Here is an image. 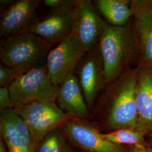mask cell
<instances>
[{"mask_svg":"<svg viewBox=\"0 0 152 152\" xmlns=\"http://www.w3.org/2000/svg\"><path fill=\"white\" fill-rule=\"evenodd\" d=\"M137 68H129L108 83L100 93L88 119L102 132L127 127L137 129Z\"/></svg>","mask_w":152,"mask_h":152,"instance_id":"cell-1","label":"cell"},{"mask_svg":"<svg viewBox=\"0 0 152 152\" xmlns=\"http://www.w3.org/2000/svg\"><path fill=\"white\" fill-rule=\"evenodd\" d=\"M53 45L28 31L2 38L0 42L1 64L21 75L46 65Z\"/></svg>","mask_w":152,"mask_h":152,"instance_id":"cell-2","label":"cell"},{"mask_svg":"<svg viewBox=\"0 0 152 152\" xmlns=\"http://www.w3.org/2000/svg\"><path fill=\"white\" fill-rule=\"evenodd\" d=\"M99 45L108 84L129 68L137 56L131 22L122 27L108 25Z\"/></svg>","mask_w":152,"mask_h":152,"instance_id":"cell-3","label":"cell"},{"mask_svg":"<svg viewBox=\"0 0 152 152\" xmlns=\"http://www.w3.org/2000/svg\"><path fill=\"white\" fill-rule=\"evenodd\" d=\"M8 88L15 109L35 102H56L59 90L51 81L46 65L17 77Z\"/></svg>","mask_w":152,"mask_h":152,"instance_id":"cell-4","label":"cell"},{"mask_svg":"<svg viewBox=\"0 0 152 152\" xmlns=\"http://www.w3.org/2000/svg\"><path fill=\"white\" fill-rule=\"evenodd\" d=\"M72 147L85 152H126L122 145L107 140L98 127L87 118L71 117L61 125Z\"/></svg>","mask_w":152,"mask_h":152,"instance_id":"cell-5","label":"cell"},{"mask_svg":"<svg viewBox=\"0 0 152 152\" xmlns=\"http://www.w3.org/2000/svg\"><path fill=\"white\" fill-rule=\"evenodd\" d=\"M15 110L27 125L35 149L49 132L72 117L65 113L56 102H51L29 104Z\"/></svg>","mask_w":152,"mask_h":152,"instance_id":"cell-6","label":"cell"},{"mask_svg":"<svg viewBox=\"0 0 152 152\" xmlns=\"http://www.w3.org/2000/svg\"><path fill=\"white\" fill-rule=\"evenodd\" d=\"M108 24L90 0H77L72 18V33L87 52L98 45Z\"/></svg>","mask_w":152,"mask_h":152,"instance_id":"cell-7","label":"cell"},{"mask_svg":"<svg viewBox=\"0 0 152 152\" xmlns=\"http://www.w3.org/2000/svg\"><path fill=\"white\" fill-rule=\"evenodd\" d=\"M86 54V51L72 33L51 49L46 66L53 85L58 86L69 74L74 73Z\"/></svg>","mask_w":152,"mask_h":152,"instance_id":"cell-8","label":"cell"},{"mask_svg":"<svg viewBox=\"0 0 152 152\" xmlns=\"http://www.w3.org/2000/svg\"><path fill=\"white\" fill-rule=\"evenodd\" d=\"M81 87L89 112L106 87L103 61L99 45L86 53L74 72Z\"/></svg>","mask_w":152,"mask_h":152,"instance_id":"cell-9","label":"cell"},{"mask_svg":"<svg viewBox=\"0 0 152 152\" xmlns=\"http://www.w3.org/2000/svg\"><path fill=\"white\" fill-rule=\"evenodd\" d=\"M131 5L140 63L152 66V0H132Z\"/></svg>","mask_w":152,"mask_h":152,"instance_id":"cell-10","label":"cell"},{"mask_svg":"<svg viewBox=\"0 0 152 152\" xmlns=\"http://www.w3.org/2000/svg\"><path fill=\"white\" fill-rule=\"evenodd\" d=\"M38 0H19L3 10L0 18V36H11L27 31L39 20Z\"/></svg>","mask_w":152,"mask_h":152,"instance_id":"cell-11","label":"cell"},{"mask_svg":"<svg viewBox=\"0 0 152 152\" xmlns=\"http://www.w3.org/2000/svg\"><path fill=\"white\" fill-rule=\"evenodd\" d=\"M0 131L9 152H34L31 131L15 109L0 111Z\"/></svg>","mask_w":152,"mask_h":152,"instance_id":"cell-12","label":"cell"},{"mask_svg":"<svg viewBox=\"0 0 152 152\" xmlns=\"http://www.w3.org/2000/svg\"><path fill=\"white\" fill-rule=\"evenodd\" d=\"M75 6L64 10L52 11L50 15L39 19L27 31L52 45L59 44L72 33Z\"/></svg>","mask_w":152,"mask_h":152,"instance_id":"cell-13","label":"cell"},{"mask_svg":"<svg viewBox=\"0 0 152 152\" xmlns=\"http://www.w3.org/2000/svg\"><path fill=\"white\" fill-rule=\"evenodd\" d=\"M137 73V129L147 134L152 132V66L139 63Z\"/></svg>","mask_w":152,"mask_h":152,"instance_id":"cell-14","label":"cell"},{"mask_svg":"<svg viewBox=\"0 0 152 152\" xmlns=\"http://www.w3.org/2000/svg\"><path fill=\"white\" fill-rule=\"evenodd\" d=\"M58 87L56 101L58 107L70 116L88 119L90 112L76 75L69 74Z\"/></svg>","mask_w":152,"mask_h":152,"instance_id":"cell-15","label":"cell"},{"mask_svg":"<svg viewBox=\"0 0 152 152\" xmlns=\"http://www.w3.org/2000/svg\"><path fill=\"white\" fill-rule=\"evenodd\" d=\"M94 4L100 15L109 25L122 27L130 22L132 18L131 1L96 0Z\"/></svg>","mask_w":152,"mask_h":152,"instance_id":"cell-16","label":"cell"},{"mask_svg":"<svg viewBox=\"0 0 152 152\" xmlns=\"http://www.w3.org/2000/svg\"><path fill=\"white\" fill-rule=\"evenodd\" d=\"M73 149L60 126L45 136L38 143L34 152H73Z\"/></svg>","mask_w":152,"mask_h":152,"instance_id":"cell-17","label":"cell"},{"mask_svg":"<svg viewBox=\"0 0 152 152\" xmlns=\"http://www.w3.org/2000/svg\"><path fill=\"white\" fill-rule=\"evenodd\" d=\"M144 135L145 133L142 131L133 127L123 128L108 133H103L104 137L108 141L120 145L130 146H147Z\"/></svg>","mask_w":152,"mask_h":152,"instance_id":"cell-18","label":"cell"},{"mask_svg":"<svg viewBox=\"0 0 152 152\" xmlns=\"http://www.w3.org/2000/svg\"><path fill=\"white\" fill-rule=\"evenodd\" d=\"M20 76L16 71L0 65V87H6L11 85L17 77Z\"/></svg>","mask_w":152,"mask_h":152,"instance_id":"cell-19","label":"cell"},{"mask_svg":"<svg viewBox=\"0 0 152 152\" xmlns=\"http://www.w3.org/2000/svg\"><path fill=\"white\" fill-rule=\"evenodd\" d=\"M77 0H45L44 4L52 11L64 10L76 5Z\"/></svg>","mask_w":152,"mask_h":152,"instance_id":"cell-20","label":"cell"},{"mask_svg":"<svg viewBox=\"0 0 152 152\" xmlns=\"http://www.w3.org/2000/svg\"><path fill=\"white\" fill-rule=\"evenodd\" d=\"M14 109H15V107L12 101L9 88L0 87V111Z\"/></svg>","mask_w":152,"mask_h":152,"instance_id":"cell-21","label":"cell"},{"mask_svg":"<svg viewBox=\"0 0 152 152\" xmlns=\"http://www.w3.org/2000/svg\"><path fill=\"white\" fill-rule=\"evenodd\" d=\"M126 152H152L151 149L147 146H130L129 148H125Z\"/></svg>","mask_w":152,"mask_h":152,"instance_id":"cell-22","label":"cell"},{"mask_svg":"<svg viewBox=\"0 0 152 152\" xmlns=\"http://www.w3.org/2000/svg\"><path fill=\"white\" fill-rule=\"evenodd\" d=\"M15 1H8V0H1V9L3 10H5L7 7H9L10 6H11Z\"/></svg>","mask_w":152,"mask_h":152,"instance_id":"cell-23","label":"cell"},{"mask_svg":"<svg viewBox=\"0 0 152 152\" xmlns=\"http://www.w3.org/2000/svg\"><path fill=\"white\" fill-rule=\"evenodd\" d=\"M0 152H9L5 143L1 136L0 139Z\"/></svg>","mask_w":152,"mask_h":152,"instance_id":"cell-24","label":"cell"},{"mask_svg":"<svg viewBox=\"0 0 152 152\" xmlns=\"http://www.w3.org/2000/svg\"><path fill=\"white\" fill-rule=\"evenodd\" d=\"M73 152H85L83 151H82L81 149H77V148H74V149H73Z\"/></svg>","mask_w":152,"mask_h":152,"instance_id":"cell-25","label":"cell"}]
</instances>
